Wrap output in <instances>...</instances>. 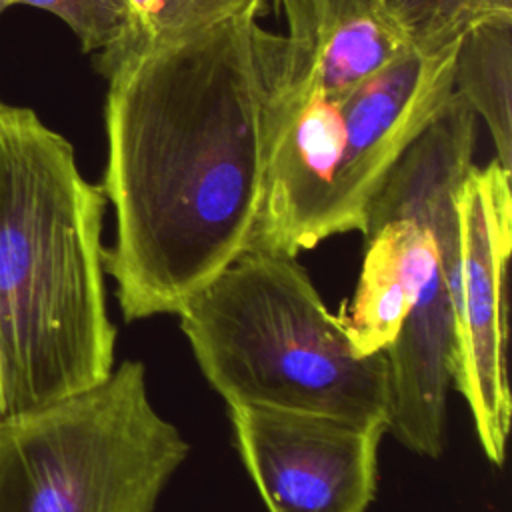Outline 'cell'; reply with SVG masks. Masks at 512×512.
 <instances>
[{
    "label": "cell",
    "instance_id": "cell-1",
    "mask_svg": "<svg viewBox=\"0 0 512 512\" xmlns=\"http://www.w3.org/2000/svg\"><path fill=\"white\" fill-rule=\"evenodd\" d=\"M282 48L284 34L242 14L102 74L100 188L116 216L104 272L126 322L176 314L248 250Z\"/></svg>",
    "mask_w": 512,
    "mask_h": 512
},
{
    "label": "cell",
    "instance_id": "cell-2",
    "mask_svg": "<svg viewBox=\"0 0 512 512\" xmlns=\"http://www.w3.org/2000/svg\"><path fill=\"white\" fill-rule=\"evenodd\" d=\"M106 196L72 144L0 100V374L4 418L114 370L102 220Z\"/></svg>",
    "mask_w": 512,
    "mask_h": 512
},
{
    "label": "cell",
    "instance_id": "cell-3",
    "mask_svg": "<svg viewBox=\"0 0 512 512\" xmlns=\"http://www.w3.org/2000/svg\"><path fill=\"white\" fill-rule=\"evenodd\" d=\"M476 114L454 92L378 190L356 292L338 314L360 356L386 352L388 432L410 452L444 450L456 368L458 192L474 166Z\"/></svg>",
    "mask_w": 512,
    "mask_h": 512
},
{
    "label": "cell",
    "instance_id": "cell-4",
    "mask_svg": "<svg viewBox=\"0 0 512 512\" xmlns=\"http://www.w3.org/2000/svg\"><path fill=\"white\" fill-rule=\"evenodd\" d=\"M456 48L412 50L348 94L328 96L290 64L284 40L248 248L298 256L330 236L362 234L386 176L450 102Z\"/></svg>",
    "mask_w": 512,
    "mask_h": 512
},
{
    "label": "cell",
    "instance_id": "cell-5",
    "mask_svg": "<svg viewBox=\"0 0 512 512\" xmlns=\"http://www.w3.org/2000/svg\"><path fill=\"white\" fill-rule=\"evenodd\" d=\"M176 314L206 382L228 408L388 424L386 352L356 354L296 256L248 248Z\"/></svg>",
    "mask_w": 512,
    "mask_h": 512
},
{
    "label": "cell",
    "instance_id": "cell-6",
    "mask_svg": "<svg viewBox=\"0 0 512 512\" xmlns=\"http://www.w3.org/2000/svg\"><path fill=\"white\" fill-rule=\"evenodd\" d=\"M180 430L150 402L146 368L0 420V512H156L188 458Z\"/></svg>",
    "mask_w": 512,
    "mask_h": 512
},
{
    "label": "cell",
    "instance_id": "cell-7",
    "mask_svg": "<svg viewBox=\"0 0 512 512\" xmlns=\"http://www.w3.org/2000/svg\"><path fill=\"white\" fill-rule=\"evenodd\" d=\"M512 250L510 172L494 158L472 166L458 192L456 368L486 458L500 466L510 428L506 272Z\"/></svg>",
    "mask_w": 512,
    "mask_h": 512
},
{
    "label": "cell",
    "instance_id": "cell-8",
    "mask_svg": "<svg viewBox=\"0 0 512 512\" xmlns=\"http://www.w3.org/2000/svg\"><path fill=\"white\" fill-rule=\"evenodd\" d=\"M234 444L268 512H366L388 424L228 408Z\"/></svg>",
    "mask_w": 512,
    "mask_h": 512
},
{
    "label": "cell",
    "instance_id": "cell-9",
    "mask_svg": "<svg viewBox=\"0 0 512 512\" xmlns=\"http://www.w3.org/2000/svg\"><path fill=\"white\" fill-rule=\"evenodd\" d=\"M286 54L328 96H344L414 50L392 0H272Z\"/></svg>",
    "mask_w": 512,
    "mask_h": 512
},
{
    "label": "cell",
    "instance_id": "cell-10",
    "mask_svg": "<svg viewBox=\"0 0 512 512\" xmlns=\"http://www.w3.org/2000/svg\"><path fill=\"white\" fill-rule=\"evenodd\" d=\"M454 92L484 120L498 164L512 172V12L490 14L462 34Z\"/></svg>",
    "mask_w": 512,
    "mask_h": 512
},
{
    "label": "cell",
    "instance_id": "cell-11",
    "mask_svg": "<svg viewBox=\"0 0 512 512\" xmlns=\"http://www.w3.org/2000/svg\"><path fill=\"white\" fill-rule=\"evenodd\" d=\"M268 0H124L126 28L122 38L96 54L104 74L122 58L174 44L242 14L262 16Z\"/></svg>",
    "mask_w": 512,
    "mask_h": 512
},
{
    "label": "cell",
    "instance_id": "cell-12",
    "mask_svg": "<svg viewBox=\"0 0 512 512\" xmlns=\"http://www.w3.org/2000/svg\"><path fill=\"white\" fill-rule=\"evenodd\" d=\"M414 50L438 52L462 38L478 20L512 12V0H392Z\"/></svg>",
    "mask_w": 512,
    "mask_h": 512
},
{
    "label": "cell",
    "instance_id": "cell-13",
    "mask_svg": "<svg viewBox=\"0 0 512 512\" xmlns=\"http://www.w3.org/2000/svg\"><path fill=\"white\" fill-rule=\"evenodd\" d=\"M46 10L60 18L78 38L84 52H104L124 34V0H10Z\"/></svg>",
    "mask_w": 512,
    "mask_h": 512
},
{
    "label": "cell",
    "instance_id": "cell-14",
    "mask_svg": "<svg viewBox=\"0 0 512 512\" xmlns=\"http://www.w3.org/2000/svg\"><path fill=\"white\" fill-rule=\"evenodd\" d=\"M4 418V392H2V374H0V420Z\"/></svg>",
    "mask_w": 512,
    "mask_h": 512
},
{
    "label": "cell",
    "instance_id": "cell-15",
    "mask_svg": "<svg viewBox=\"0 0 512 512\" xmlns=\"http://www.w3.org/2000/svg\"><path fill=\"white\" fill-rule=\"evenodd\" d=\"M12 4H10V0H0V14L6 10V8H10Z\"/></svg>",
    "mask_w": 512,
    "mask_h": 512
}]
</instances>
